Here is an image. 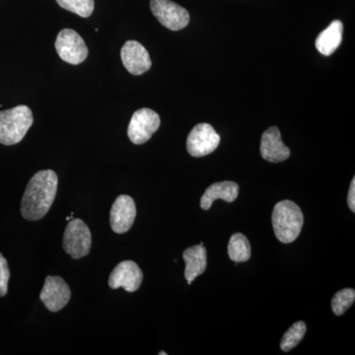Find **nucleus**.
<instances>
[{
	"label": "nucleus",
	"instance_id": "nucleus-21",
	"mask_svg": "<svg viewBox=\"0 0 355 355\" xmlns=\"http://www.w3.org/2000/svg\"><path fill=\"white\" fill-rule=\"evenodd\" d=\"M10 279V270L6 259L0 253V297H3L8 291V282Z\"/></svg>",
	"mask_w": 355,
	"mask_h": 355
},
{
	"label": "nucleus",
	"instance_id": "nucleus-9",
	"mask_svg": "<svg viewBox=\"0 0 355 355\" xmlns=\"http://www.w3.org/2000/svg\"><path fill=\"white\" fill-rule=\"evenodd\" d=\"M71 291L67 282L60 277H48L44 280L40 298L51 312H58L67 306Z\"/></svg>",
	"mask_w": 355,
	"mask_h": 355
},
{
	"label": "nucleus",
	"instance_id": "nucleus-19",
	"mask_svg": "<svg viewBox=\"0 0 355 355\" xmlns=\"http://www.w3.org/2000/svg\"><path fill=\"white\" fill-rule=\"evenodd\" d=\"M58 6L65 10L88 18L94 11V0H57Z\"/></svg>",
	"mask_w": 355,
	"mask_h": 355
},
{
	"label": "nucleus",
	"instance_id": "nucleus-18",
	"mask_svg": "<svg viewBox=\"0 0 355 355\" xmlns=\"http://www.w3.org/2000/svg\"><path fill=\"white\" fill-rule=\"evenodd\" d=\"M306 330L307 328L303 321H298L292 324L282 336V342H280V349L282 352H287L297 347L298 343L304 338Z\"/></svg>",
	"mask_w": 355,
	"mask_h": 355
},
{
	"label": "nucleus",
	"instance_id": "nucleus-24",
	"mask_svg": "<svg viewBox=\"0 0 355 355\" xmlns=\"http://www.w3.org/2000/svg\"><path fill=\"white\" fill-rule=\"evenodd\" d=\"M159 354H160V355H166L167 354H166V352H159Z\"/></svg>",
	"mask_w": 355,
	"mask_h": 355
},
{
	"label": "nucleus",
	"instance_id": "nucleus-2",
	"mask_svg": "<svg viewBox=\"0 0 355 355\" xmlns=\"http://www.w3.org/2000/svg\"><path fill=\"white\" fill-rule=\"evenodd\" d=\"M272 222L279 241L289 244L297 239L304 224L302 210L291 200L277 202L273 209Z\"/></svg>",
	"mask_w": 355,
	"mask_h": 355
},
{
	"label": "nucleus",
	"instance_id": "nucleus-11",
	"mask_svg": "<svg viewBox=\"0 0 355 355\" xmlns=\"http://www.w3.org/2000/svg\"><path fill=\"white\" fill-rule=\"evenodd\" d=\"M137 217V207L132 197L121 195L114 200L110 214L112 230L116 234L127 233Z\"/></svg>",
	"mask_w": 355,
	"mask_h": 355
},
{
	"label": "nucleus",
	"instance_id": "nucleus-8",
	"mask_svg": "<svg viewBox=\"0 0 355 355\" xmlns=\"http://www.w3.org/2000/svg\"><path fill=\"white\" fill-rule=\"evenodd\" d=\"M220 144V137L209 123H202L191 130L187 149L193 157H203L214 153Z\"/></svg>",
	"mask_w": 355,
	"mask_h": 355
},
{
	"label": "nucleus",
	"instance_id": "nucleus-3",
	"mask_svg": "<svg viewBox=\"0 0 355 355\" xmlns=\"http://www.w3.org/2000/svg\"><path fill=\"white\" fill-rule=\"evenodd\" d=\"M33 123L31 109L25 105L0 112V144L3 146L19 144Z\"/></svg>",
	"mask_w": 355,
	"mask_h": 355
},
{
	"label": "nucleus",
	"instance_id": "nucleus-22",
	"mask_svg": "<svg viewBox=\"0 0 355 355\" xmlns=\"http://www.w3.org/2000/svg\"><path fill=\"white\" fill-rule=\"evenodd\" d=\"M347 203L352 212H355V179H352L350 184L349 196H347Z\"/></svg>",
	"mask_w": 355,
	"mask_h": 355
},
{
	"label": "nucleus",
	"instance_id": "nucleus-20",
	"mask_svg": "<svg viewBox=\"0 0 355 355\" xmlns=\"http://www.w3.org/2000/svg\"><path fill=\"white\" fill-rule=\"evenodd\" d=\"M355 300V291L352 288H345L336 292L331 300V309L336 316H342L352 307Z\"/></svg>",
	"mask_w": 355,
	"mask_h": 355
},
{
	"label": "nucleus",
	"instance_id": "nucleus-6",
	"mask_svg": "<svg viewBox=\"0 0 355 355\" xmlns=\"http://www.w3.org/2000/svg\"><path fill=\"white\" fill-rule=\"evenodd\" d=\"M55 50L64 62L72 65L80 64L88 57L85 42L72 29H64L58 33Z\"/></svg>",
	"mask_w": 355,
	"mask_h": 355
},
{
	"label": "nucleus",
	"instance_id": "nucleus-5",
	"mask_svg": "<svg viewBox=\"0 0 355 355\" xmlns=\"http://www.w3.org/2000/svg\"><path fill=\"white\" fill-rule=\"evenodd\" d=\"M160 123V116L156 112L147 108L137 110L128 125V139L137 146L146 144L157 132Z\"/></svg>",
	"mask_w": 355,
	"mask_h": 355
},
{
	"label": "nucleus",
	"instance_id": "nucleus-10",
	"mask_svg": "<svg viewBox=\"0 0 355 355\" xmlns=\"http://www.w3.org/2000/svg\"><path fill=\"white\" fill-rule=\"evenodd\" d=\"M144 273L132 261H123L114 268L109 277V286L113 289L123 287L125 291L135 292L141 286Z\"/></svg>",
	"mask_w": 355,
	"mask_h": 355
},
{
	"label": "nucleus",
	"instance_id": "nucleus-23",
	"mask_svg": "<svg viewBox=\"0 0 355 355\" xmlns=\"http://www.w3.org/2000/svg\"><path fill=\"white\" fill-rule=\"evenodd\" d=\"M72 218H73V217H71V216H67V221H69V220H70V219H72Z\"/></svg>",
	"mask_w": 355,
	"mask_h": 355
},
{
	"label": "nucleus",
	"instance_id": "nucleus-1",
	"mask_svg": "<svg viewBox=\"0 0 355 355\" xmlns=\"http://www.w3.org/2000/svg\"><path fill=\"white\" fill-rule=\"evenodd\" d=\"M58 178L53 170L37 172L26 188L21 214L25 219L37 221L43 218L55 202L58 193Z\"/></svg>",
	"mask_w": 355,
	"mask_h": 355
},
{
	"label": "nucleus",
	"instance_id": "nucleus-4",
	"mask_svg": "<svg viewBox=\"0 0 355 355\" xmlns=\"http://www.w3.org/2000/svg\"><path fill=\"white\" fill-rule=\"evenodd\" d=\"M92 236L83 220L72 218L65 228L62 246L65 253L74 260L84 258L90 253Z\"/></svg>",
	"mask_w": 355,
	"mask_h": 355
},
{
	"label": "nucleus",
	"instance_id": "nucleus-14",
	"mask_svg": "<svg viewBox=\"0 0 355 355\" xmlns=\"http://www.w3.org/2000/svg\"><path fill=\"white\" fill-rule=\"evenodd\" d=\"M183 259L186 263L184 277H186L189 286H191V282L197 279L198 275H202L207 270V249L203 247L202 243L197 246L188 248L184 250Z\"/></svg>",
	"mask_w": 355,
	"mask_h": 355
},
{
	"label": "nucleus",
	"instance_id": "nucleus-12",
	"mask_svg": "<svg viewBox=\"0 0 355 355\" xmlns=\"http://www.w3.org/2000/svg\"><path fill=\"white\" fill-rule=\"evenodd\" d=\"M121 62L132 76H141L150 69V55L146 49L137 41H128L121 50Z\"/></svg>",
	"mask_w": 355,
	"mask_h": 355
},
{
	"label": "nucleus",
	"instance_id": "nucleus-15",
	"mask_svg": "<svg viewBox=\"0 0 355 355\" xmlns=\"http://www.w3.org/2000/svg\"><path fill=\"white\" fill-rule=\"evenodd\" d=\"M239 195V186L235 182L225 181L212 184L205 191L200 198V207L209 210L216 200H223L226 202H233Z\"/></svg>",
	"mask_w": 355,
	"mask_h": 355
},
{
	"label": "nucleus",
	"instance_id": "nucleus-17",
	"mask_svg": "<svg viewBox=\"0 0 355 355\" xmlns=\"http://www.w3.org/2000/svg\"><path fill=\"white\" fill-rule=\"evenodd\" d=\"M228 254L230 260L236 263H245L251 258V245L246 236L236 233L231 236L228 244Z\"/></svg>",
	"mask_w": 355,
	"mask_h": 355
},
{
	"label": "nucleus",
	"instance_id": "nucleus-7",
	"mask_svg": "<svg viewBox=\"0 0 355 355\" xmlns=\"http://www.w3.org/2000/svg\"><path fill=\"white\" fill-rule=\"evenodd\" d=\"M150 9L159 22L171 31H180L190 23L188 10L171 0H151Z\"/></svg>",
	"mask_w": 355,
	"mask_h": 355
},
{
	"label": "nucleus",
	"instance_id": "nucleus-16",
	"mask_svg": "<svg viewBox=\"0 0 355 355\" xmlns=\"http://www.w3.org/2000/svg\"><path fill=\"white\" fill-rule=\"evenodd\" d=\"M343 25L342 21L335 20L330 26L320 33L317 37L315 46L323 55L329 57L335 53L343 41Z\"/></svg>",
	"mask_w": 355,
	"mask_h": 355
},
{
	"label": "nucleus",
	"instance_id": "nucleus-13",
	"mask_svg": "<svg viewBox=\"0 0 355 355\" xmlns=\"http://www.w3.org/2000/svg\"><path fill=\"white\" fill-rule=\"evenodd\" d=\"M261 157L268 162H284L291 156L288 147L282 142L279 128L272 127L263 133L261 140Z\"/></svg>",
	"mask_w": 355,
	"mask_h": 355
}]
</instances>
